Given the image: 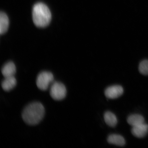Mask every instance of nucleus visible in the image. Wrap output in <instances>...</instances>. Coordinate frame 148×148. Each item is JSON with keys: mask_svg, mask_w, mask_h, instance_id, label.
I'll list each match as a JSON object with an SVG mask.
<instances>
[{"mask_svg": "<svg viewBox=\"0 0 148 148\" xmlns=\"http://www.w3.org/2000/svg\"><path fill=\"white\" fill-rule=\"evenodd\" d=\"M9 25V20L8 16L3 12L0 14V33L4 34L8 30Z\"/></svg>", "mask_w": 148, "mask_h": 148, "instance_id": "11", "label": "nucleus"}, {"mask_svg": "<svg viewBox=\"0 0 148 148\" xmlns=\"http://www.w3.org/2000/svg\"><path fill=\"white\" fill-rule=\"evenodd\" d=\"M32 18L35 25L39 27H45L49 25L51 19L50 10L42 3H36L33 7Z\"/></svg>", "mask_w": 148, "mask_h": 148, "instance_id": "2", "label": "nucleus"}, {"mask_svg": "<svg viewBox=\"0 0 148 148\" xmlns=\"http://www.w3.org/2000/svg\"><path fill=\"white\" fill-rule=\"evenodd\" d=\"M123 89L121 86L114 85L107 88L105 91L106 97L108 99H117L123 95Z\"/></svg>", "mask_w": 148, "mask_h": 148, "instance_id": "5", "label": "nucleus"}, {"mask_svg": "<svg viewBox=\"0 0 148 148\" xmlns=\"http://www.w3.org/2000/svg\"><path fill=\"white\" fill-rule=\"evenodd\" d=\"M50 95L52 99L56 101H61L65 98L66 89L65 86L62 83L53 82L50 88Z\"/></svg>", "mask_w": 148, "mask_h": 148, "instance_id": "4", "label": "nucleus"}, {"mask_svg": "<svg viewBox=\"0 0 148 148\" xmlns=\"http://www.w3.org/2000/svg\"><path fill=\"white\" fill-rule=\"evenodd\" d=\"M127 121L129 124L132 127L145 123L143 116L139 114H133L129 116Z\"/></svg>", "mask_w": 148, "mask_h": 148, "instance_id": "10", "label": "nucleus"}, {"mask_svg": "<svg viewBox=\"0 0 148 148\" xmlns=\"http://www.w3.org/2000/svg\"><path fill=\"white\" fill-rule=\"evenodd\" d=\"M5 78L1 83L2 88L5 91H10L16 86V79L14 76Z\"/></svg>", "mask_w": 148, "mask_h": 148, "instance_id": "8", "label": "nucleus"}, {"mask_svg": "<svg viewBox=\"0 0 148 148\" xmlns=\"http://www.w3.org/2000/svg\"><path fill=\"white\" fill-rule=\"evenodd\" d=\"M140 73L143 75H148V60H144L140 62L138 66Z\"/></svg>", "mask_w": 148, "mask_h": 148, "instance_id": "13", "label": "nucleus"}, {"mask_svg": "<svg viewBox=\"0 0 148 148\" xmlns=\"http://www.w3.org/2000/svg\"><path fill=\"white\" fill-rule=\"evenodd\" d=\"M54 82V77L50 72L43 71L38 74L37 77L36 84L40 90L45 91Z\"/></svg>", "mask_w": 148, "mask_h": 148, "instance_id": "3", "label": "nucleus"}, {"mask_svg": "<svg viewBox=\"0 0 148 148\" xmlns=\"http://www.w3.org/2000/svg\"><path fill=\"white\" fill-rule=\"evenodd\" d=\"M45 114V108L43 105L38 102H34L25 107L22 116L23 121L27 125H36L42 121Z\"/></svg>", "mask_w": 148, "mask_h": 148, "instance_id": "1", "label": "nucleus"}, {"mask_svg": "<svg viewBox=\"0 0 148 148\" xmlns=\"http://www.w3.org/2000/svg\"><path fill=\"white\" fill-rule=\"evenodd\" d=\"M107 141L109 143L120 147H123L125 144V140L123 137L116 134L110 135L107 138Z\"/></svg>", "mask_w": 148, "mask_h": 148, "instance_id": "9", "label": "nucleus"}, {"mask_svg": "<svg viewBox=\"0 0 148 148\" xmlns=\"http://www.w3.org/2000/svg\"><path fill=\"white\" fill-rule=\"evenodd\" d=\"M131 133L136 138L144 137L148 133V125L145 123L132 127Z\"/></svg>", "mask_w": 148, "mask_h": 148, "instance_id": "6", "label": "nucleus"}, {"mask_svg": "<svg viewBox=\"0 0 148 148\" xmlns=\"http://www.w3.org/2000/svg\"><path fill=\"white\" fill-rule=\"evenodd\" d=\"M16 71V67L13 62H9L3 66L1 73L5 77L14 76Z\"/></svg>", "mask_w": 148, "mask_h": 148, "instance_id": "7", "label": "nucleus"}, {"mask_svg": "<svg viewBox=\"0 0 148 148\" xmlns=\"http://www.w3.org/2000/svg\"><path fill=\"white\" fill-rule=\"evenodd\" d=\"M105 123L109 126L115 127L117 123V119L115 114L110 112L105 113L104 115Z\"/></svg>", "mask_w": 148, "mask_h": 148, "instance_id": "12", "label": "nucleus"}]
</instances>
